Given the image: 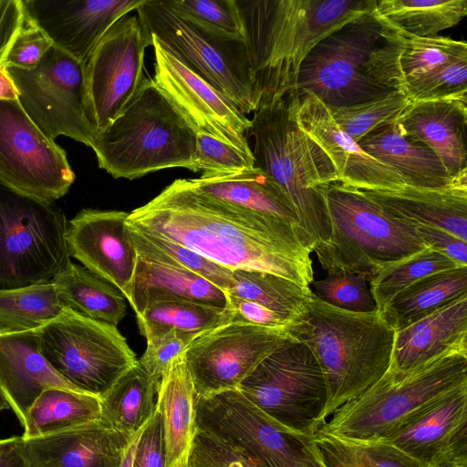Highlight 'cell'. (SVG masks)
Instances as JSON below:
<instances>
[{
	"instance_id": "obj_15",
	"label": "cell",
	"mask_w": 467,
	"mask_h": 467,
	"mask_svg": "<svg viewBox=\"0 0 467 467\" xmlns=\"http://www.w3.org/2000/svg\"><path fill=\"white\" fill-rule=\"evenodd\" d=\"M74 181L66 151L35 125L18 99L0 100V182L24 194L54 202Z\"/></svg>"
},
{
	"instance_id": "obj_13",
	"label": "cell",
	"mask_w": 467,
	"mask_h": 467,
	"mask_svg": "<svg viewBox=\"0 0 467 467\" xmlns=\"http://www.w3.org/2000/svg\"><path fill=\"white\" fill-rule=\"evenodd\" d=\"M6 68L20 106L47 138L64 135L92 146L98 130L89 115L86 64L52 46L33 68Z\"/></svg>"
},
{
	"instance_id": "obj_36",
	"label": "cell",
	"mask_w": 467,
	"mask_h": 467,
	"mask_svg": "<svg viewBox=\"0 0 467 467\" xmlns=\"http://www.w3.org/2000/svg\"><path fill=\"white\" fill-rule=\"evenodd\" d=\"M375 9L406 36L433 37L467 16V1L380 0Z\"/></svg>"
},
{
	"instance_id": "obj_46",
	"label": "cell",
	"mask_w": 467,
	"mask_h": 467,
	"mask_svg": "<svg viewBox=\"0 0 467 467\" xmlns=\"http://www.w3.org/2000/svg\"><path fill=\"white\" fill-rule=\"evenodd\" d=\"M310 286L318 299L337 308L359 313L377 311L369 283L361 275L327 272L326 277L314 280Z\"/></svg>"
},
{
	"instance_id": "obj_48",
	"label": "cell",
	"mask_w": 467,
	"mask_h": 467,
	"mask_svg": "<svg viewBox=\"0 0 467 467\" xmlns=\"http://www.w3.org/2000/svg\"><path fill=\"white\" fill-rule=\"evenodd\" d=\"M254 168L253 154L204 133H196L195 150L187 170L202 175L223 174Z\"/></svg>"
},
{
	"instance_id": "obj_23",
	"label": "cell",
	"mask_w": 467,
	"mask_h": 467,
	"mask_svg": "<svg viewBox=\"0 0 467 467\" xmlns=\"http://www.w3.org/2000/svg\"><path fill=\"white\" fill-rule=\"evenodd\" d=\"M135 435L99 420L46 436H21L22 451L28 467H120Z\"/></svg>"
},
{
	"instance_id": "obj_1",
	"label": "cell",
	"mask_w": 467,
	"mask_h": 467,
	"mask_svg": "<svg viewBox=\"0 0 467 467\" xmlns=\"http://www.w3.org/2000/svg\"><path fill=\"white\" fill-rule=\"evenodd\" d=\"M127 223L232 271L270 273L311 289V250L292 225L200 194L186 179L134 209Z\"/></svg>"
},
{
	"instance_id": "obj_52",
	"label": "cell",
	"mask_w": 467,
	"mask_h": 467,
	"mask_svg": "<svg viewBox=\"0 0 467 467\" xmlns=\"http://www.w3.org/2000/svg\"><path fill=\"white\" fill-rule=\"evenodd\" d=\"M132 467H166L163 421L156 407L138 439Z\"/></svg>"
},
{
	"instance_id": "obj_45",
	"label": "cell",
	"mask_w": 467,
	"mask_h": 467,
	"mask_svg": "<svg viewBox=\"0 0 467 467\" xmlns=\"http://www.w3.org/2000/svg\"><path fill=\"white\" fill-rule=\"evenodd\" d=\"M463 55H467V44L464 41L439 36H407L400 59L404 81L430 73Z\"/></svg>"
},
{
	"instance_id": "obj_18",
	"label": "cell",
	"mask_w": 467,
	"mask_h": 467,
	"mask_svg": "<svg viewBox=\"0 0 467 467\" xmlns=\"http://www.w3.org/2000/svg\"><path fill=\"white\" fill-rule=\"evenodd\" d=\"M153 82L195 133L218 139L253 154L247 131L251 119L229 99L190 69L154 36Z\"/></svg>"
},
{
	"instance_id": "obj_44",
	"label": "cell",
	"mask_w": 467,
	"mask_h": 467,
	"mask_svg": "<svg viewBox=\"0 0 467 467\" xmlns=\"http://www.w3.org/2000/svg\"><path fill=\"white\" fill-rule=\"evenodd\" d=\"M163 4L192 24L228 39L244 40L235 0H164Z\"/></svg>"
},
{
	"instance_id": "obj_49",
	"label": "cell",
	"mask_w": 467,
	"mask_h": 467,
	"mask_svg": "<svg viewBox=\"0 0 467 467\" xmlns=\"http://www.w3.org/2000/svg\"><path fill=\"white\" fill-rule=\"evenodd\" d=\"M187 467H263L244 449L197 429Z\"/></svg>"
},
{
	"instance_id": "obj_55",
	"label": "cell",
	"mask_w": 467,
	"mask_h": 467,
	"mask_svg": "<svg viewBox=\"0 0 467 467\" xmlns=\"http://www.w3.org/2000/svg\"><path fill=\"white\" fill-rule=\"evenodd\" d=\"M25 20L22 0H0V67Z\"/></svg>"
},
{
	"instance_id": "obj_60",
	"label": "cell",
	"mask_w": 467,
	"mask_h": 467,
	"mask_svg": "<svg viewBox=\"0 0 467 467\" xmlns=\"http://www.w3.org/2000/svg\"><path fill=\"white\" fill-rule=\"evenodd\" d=\"M421 467V466H420ZM439 467H467V460L458 461Z\"/></svg>"
},
{
	"instance_id": "obj_28",
	"label": "cell",
	"mask_w": 467,
	"mask_h": 467,
	"mask_svg": "<svg viewBox=\"0 0 467 467\" xmlns=\"http://www.w3.org/2000/svg\"><path fill=\"white\" fill-rule=\"evenodd\" d=\"M186 180L190 187L200 194L289 223L308 247L291 200L283 188L262 170L254 167Z\"/></svg>"
},
{
	"instance_id": "obj_57",
	"label": "cell",
	"mask_w": 467,
	"mask_h": 467,
	"mask_svg": "<svg viewBox=\"0 0 467 467\" xmlns=\"http://www.w3.org/2000/svg\"><path fill=\"white\" fill-rule=\"evenodd\" d=\"M18 91L6 67H0V100H16Z\"/></svg>"
},
{
	"instance_id": "obj_35",
	"label": "cell",
	"mask_w": 467,
	"mask_h": 467,
	"mask_svg": "<svg viewBox=\"0 0 467 467\" xmlns=\"http://www.w3.org/2000/svg\"><path fill=\"white\" fill-rule=\"evenodd\" d=\"M158 389L138 362L100 399V420L118 431L135 435L152 417Z\"/></svg>"
},
{
	"instance_id": "obj_58",
	"label": "cell",
	"mask_w": 467,
	"mask_h": 467,
	"mask_svg": "<svg viewBox=\"0 0 467 467\" xmlns=\"http://www.w3.org/2000/svg\"><path fill=\"white\" fill-rule=\"evenodd\" d=\"M144 428V427H143ZM143 428L136 433L133 440L131 441L121 462L120 467H132L133 456L136 449L138 439L143 430Z\"/></svg>"
},
{
	"instance_id": "obj_40",
	"label": "cell",
	"mask_w": 467,
	"mask_h": 467,
	"mask_svg": "<svg viewBox=\"0 0 467 467\" xmlns=\"http://www.w3.org/2000/svg\"><path fill=\"white\" fill-rule=\"evenodd\" d=\"M314 441L324 467H420L385 441H356L317 432Z\"/></svg>"
},
{
	"instance_id": "obj_39",
	"label": "cell",
	"mask_w": 467,
	"mask_h": 467,
	"mask_svg": "<svg viewBox=\"0 0 467 467\" xmlns=\"http://www.w3.org/2000/svg\"><path fill=\"white\" fill-rule=\"evenodd\" d=\"M64 310L51 282L0 290V327L8 331L36 330Z\"/></svg>"
},
{
	"instance_id": "obj_59",
	"label": "cell",
	"mask_w": 467,
	"mask_h": 467,
	"mask_svg": "<svg viewBox=\"0 0 467 467\" xmlns=\"http://www.w3.org/2000/svg\"><path fill=\"white\" fill-rule=\"evenodd\" d=\"M8 409H10V405L0 388V412Z\"/></svg>"
},
{
	"instance_id": "obj_31",
	"label": "cell",
	"mask_w": 467,
	"mask_h": 467,
	"mask_svg": "<svg viewBox=\"0 0 467 467\" xmlns=\"http://www.w3.org/2000/svg\"><path fill=\"white\" fill-rule=\"evenodd\" d=\"M156 408L163 421L166 467H187L197 427L194 385L182 357L163 374Z\"/></svg>"
},
{
	"instance_id": "obj_17",
	"label": "cell",
	"mask_w": 467,
	"mask_h": 467,
	"mask_svg": "<svg viewBox=\"0 0 467 467\" xmlns=\"http://www.w3.org/2000/svg\"><path fill=\"white\" fill-rule=\"evenodd\" d=\"M288 336L283 328L235 321L201 334L182 355L195 394L208 397L236 389Z\"/></svg>"
},
{
	"instance_id": "obj_10",
	"label": "cell",
	"mask_w": 467,
	"mask_h": 467,
	"mask_svg": "<svg viewBox=\"0 0 467 467\" xmlns=\"http://www.w3.org/2000/svg\"><path fill=\"white\" fill-rule=\"evenodd\" d=\"M237 389L277 424L314 437L325 423L327 389L309 348L285 338L240 383Z\"/></svg>"
},
{
	"instance_id": "obj_38",
	"label": "cell",
	"mask_w": 467,
	"mask_h": 467,
	"mask_svg": "<svg viewBox=\"0 0 467 467\" xmlns=\"http://www.w3.org/2000/svg\"><path fill=\"white\" fill-rule=\"evenodd\" d=\"M140 334L147 339L171 330L202 334L230 322L232 310L190 301L161 302L136 316Z\"/></svg>"
},
{
	"instance_id": "obj_41",
	"label": "cell",
	"mask_w": 467,
	"mask_h": 467,
	"mask_svg": "<svg viewBox=\"0 0 467 467\" xmlns=\"http://www.w3.org/2000/svg\"><path fill=\"white\" fill-rule=\"evenodd\" d=\"M461 266L467 265H458L430 247L385 265L369 282L377 310L382 313L399 293L416 281Z\"/></svg>"
},
{
	"instance_id": "obj_19",
	"label": "cell",
	"mask_w": 467,
	"mask_h": 467,
	"mask_svg": "<svg viewBox=\"0 0 467 467\" xmlns=\"http://www.w3.org/2000/svg\"><path fill=\"white\" fill-rule=\"evenodd\" d=\"M381 441L421 467L467 460V383L414 412Z\"/></svg>"
},
{
	"instance_id": "obj_42",
	"label": "cell",
	"mask_w": 467,
	"mask_h": 467,
	"mask_svg": "<svg viewBox=\"0 0 467 467\" xmlns=\"http://www.w3.org/2000/svg\"><path fill=\"white\" fill-rule=\"evenodd\" d=\"M128 227L139 256L191 271L226 293L232 281V270L206 259L178 243L136 229L130 224Z\"/></svg>"
},
{
	"instance_id": "obj_25",
	"label": "cell",
	"mask_w": 467,
	"mask_h": 467,
	"mask_svg": "<svg viewBox=\"0 0 467 467\" xmlns=\"http://www.w3.org/2000/svg\"><path fill=\"white\" fill-rule=\"evenodd\" d=\"M467 96L413 102L397 119L402 133L429 147L454 178L467 171Z\"/></svg>"
},
{
	"instance_id": "obj_24",
	"label": "cell",
	"mask_w": 467,
	"mask_h": 467,
	"mask_svg": "<svg viewBox=\"0 0 467 467\" xmlns=\"http://www.w3.org/2000/svg\"><path fill=\"white\" fill-rule=\"evenodd\" d=\"M54 387L78 391L43 356L37 330L0 327V388L22 426L38 396Z\"/></svg>"
},
{
	"instance_id": "obj_47",
	"label": "cell",
	"mask_w": 467,
	"mask_h": 467,
	"mask_svg": "<svg viewBox=\"0 0 467 467\" xmlns=\"http://www.w3.org/2000/svg\"><path fill=\"white\" fill-rule=\"evenodd\" d=\"M403 92L412 102L467 96V55L405 82Z\"/></svg>"
},
{
	"instance_id": "obj_3",
	"label": "cell",
	"mask_w": 467,
	"mask_h": 467,
	"mask_svg": "<svg viewBox=\"0 0 467 467\" xmlns=\"http://www.w3.org/2000/svg\"><path fill=\"white\" fill-rule=\"evenodd\" d=\"M375 7L343 24L311 49L294 91L312 94L328 108L403 91L400 59L407 36Z\"/></svg>"
},
{
	"instance_id": "obj_37",
	"label": "cell",
	"mask_w": 467,
	"mask_h": 467,
	"mask_svg": "<svg viewBox=\"0 0 467 467\" xmlns=\"http://www.w3.org/2000/svg\"><path fill=\"white\" fill-rule=\"evenodd\" d=\"M226 295L260 304L290 323L306 312L313 292L274 274L234 270Z\"/></svg>"
},
{
	"instance_id": "obj_20",
	"label": "cell",
	"mask_w": 467,
	"mask_h": 467,
	"mask_svg": "<svg viewBox=\"0 0 467 467\" xmlns=\"http://www.w3.org/2000/svg\"><path fill=\"white\" fill-rule=\"evenodd\" d=\"M130 213L83 209L67 221L70 256L117 287L128 300L138 253L128 227Z\"/></svg>"
},
{
	"instance_id": "obj_29",
	"label": "cell",
	"mask_w": 467,
	"mask_h": 467,
	"mask_svg": "<svg viewBox=\"0 0 467 467\" xmlns=\"http://www.w3.org/2000/svg\"><path fill=\"white\" fill-rule=\"evenodd\" d=\"M358 146L391 168L407 186L443 188L453 183L440 158L426 145L406 137L392 121L364 136Z\"/></svg>"
},
{
	"instance_id": "obj_27",
	"label": "cell",
	"mask_w": 467,
	"mask_h": 467,
	"mask_svg": "<svg viewBox=\"0 0 467 467\" xmlns=\"http://www.w3.org/2000/svg\"><path fill=\"white\" fill-rule=\"evenodd\" d=\"M451 350L467 351V295L395 331L388 370L402 374Z\"/></svg>"
},
{
	"instance_id": "obj_11",
	"label": "cell",
	"mask_w": 467,
	"mask_h": 467,
	"mask_svg": "<svg viewBox=\"0 0 467 467\" xmlns=\"http://www.w3.org/2000/svg\"><path fill=\"white\" fill-rule=\"evenodd\" d=\"M36 330L43 356L80 392L101 399L138 364L116 326L69 309Z\"/></svg>"
},
{
	"instance_id": "obj_53",
	"label": "cell",
	"mask_w": 467,
	"mask_h": 467,
	"mask_svg": "<svg viewBox=\"0 0 467 467\" xmlns=\"http://www.w3.org/2000/svg\"><path fill=\"white\" fill-rule=\"evenodd\" d=\"M424 244L461 265H467V242L439 227L416 224Z\"/></svg>"
},
{
	"instance_id": "obj_33",
	"label": "cell",
	"mask_w": 467,
	"mask_h": 467,
	"mask_svg": "<svg viewBox=\"0 0 467 467\" xmlns=\"http://www.w3.org/2000/svg\"><path fill=\"white\" fill-rule=\"evenodd\" d=\"M467 295V266L425 276L399 293L380 313L399 331Z\"/></svg>"
},
{
	"instance_id": "obj_43",
	"label": "cell",
	"mask_w": 467,
	"mask_h": 467,
	"mask_svg": "<svg viewBox=\"0 0 467 467\" xmlns=\"http://www.w3.org/2000/svg\"><path fill=\"white\" fill-rule=\"evenodd\" d=\"M413 102L403 91L356 105L328 108L337 124L355 141L395 121Z\"/></svg>"
},
{
	"instance_id": "obj_56",
	"label": "cell",
	"mask_w": 467,
	"mask_h": 467,
	"mask_svg": "<svg viewBox=\"0 0 467 467\" xmlns=\"http://www.w3.org/2000/svg\"><path fill=\"white\" fill-rule=\"evenodd\" d=\"M0 467H28L22 451V437L0 440Z\"/></svg>"
},
{
	"instance_id": "obj_6",
	"label": "cell",
	"mask_w": 467,
	"mask_h": 467,
	"mask_svg": "<svg viewBox=\"0 0 467 467\" xmlns=\"http://www.w3.org/2000/svg\"><path fill=\"white\" fill-rule=\"evenodd\" d=\"M196 133L146 77L130 102L104 129L91 148L99 168L129 180L170 168L188 169Z\"/></svg>"
},
{
	"instance_id": "obj_5",
	"label": "cell",
	"mask_w": 467,
	"mask_h": 467,
	"mask_svg": "<svg viewBox=\"0 0 467 467\" xmlns=\"http://www.w3.org/2000/svg\"><path fill=\"white\" fill-rule=\"evenodd\" d=\"M249 136L254 139V167L288 195L313 252L331 234L326 192L338 182L332 163L298 126L288 95L254 111Z\"/></svg>"
},
{
	"instance_id": "obj_32",
	"label": "cell",
	"mask_w": 467,
	"mask_h": 467,
	"mask_svg": "<svg viewBox=\"0 0 467 467\" xmlns=\"http://www.w3.org/2000/svg\"><path fill=\"white\" fill-rule=\"evenodd\" d=\"M51 283L63 307L80 316L116 327L126 316L121 292L71 260Z\"/></svg>"
},
{
	"instance_id": "obj_51",
	"label": "cell",
	"mask_w": 467,
	"mask_h": 467,
	"mask_svg": "<svg viewBox=\"0 0 467 467\" xmlns=\"http://www.w3.org/2000/svg\"><path fill=\"white\" fill-rule=\"evenodd\" d=\"M52 46L46 34L25 16L24 24L9 48L4 66L31 69Z\"/></svg>"
},
{
	"instance_id": "obj_9",
	"label": "cell",
	"mask_w": 467,
	"mask_h": 467,
	"mask_svg": "<svg viewBox=\"0 0 467 467\" xmlns=\"http://www.w3.org/2000/svg\"><path fill=\"white\" fill-rule=\"evenodd\" d=\"M67 227L53 202L0 182V290L50 283L70 261Z\"/></svg>"
},
{
	"instance_id": "obj_2",
	"label": "cell",
	"mask_w": 467,
	"mask_h": 467,
	"mask_svg": "<svg viewBox=\"0 0 467 467\" xmlns=\"http://www.w3.org/2000/svg\"><path fill=\"white\" fill-rule=\"evenodd\" d=\"M376 4L377 0H235L256 109L293 92L311 49Z\"/></svg>"
},
{
	"instance_id": "obj_50",
	"label": "cell",
	"mask_w": 467,
	"mask_h": 467,
	"mask_svg": "<svg viewBox=\"0 0 467 467\" xmlns=\"http://www.w3.org/2000/svg\"><path fill=\"white\" fill-rule=\"evenodd\" d=\"M201 334L171 330L147 339V348L139 364L152 380L160 381L171 364L182 357L190 344Z\"/></svg>"
},
{
	"instance_id": "obj_34",
	"label": "cell",
	"mask_w": 467,
	"mask_h": 467,
	"mask_svg": "<svg viewBox=\"0 0 467 467\" xmlns=\"http://www.w3.org/2000/svg\"><path fill=\"white\" fill-rule=\"evenodd\" d=\"M100 399L62 388L45 389L27 411L24 438L57 433L100 420Z\"/></svg>"
},
{
	"instance_id": "obj_16",
	"label": "cell",
	"mask_w": 467,
	"mask_h": 467,
	"mask_svg": "<svg viewBox=\"0 0 467 467\" xmlns=\"http://www.w3.org/2000/svg\"><path fill=\"white\" fill-rule=\"evenodd\" d=\"M151 46L138 16L126 15L100 39L86 64L89 115L98 131L130 102L145 77L144 55Z\"/></svg>"
},
{
	"instance_id": "obj_14",
	"label": "cell",
	"mask_w": 467,
	"mask_h": 467,
	"mask_svg": "<svg viewBox=\"0 0 467 467\" xmlns=\"http://www.w3.org/2000/svg\"><path fill=\"white\" fill-rule=\"evenodd\" d=\"M195 421L198 430L244 449L263 467H324L315 436L283 428L237 389L195 394Z\"/></svg>"
},
{
	"instance_id": "obj_22",
	"label": "cell",
	"mask_w": 467,
	"mask_h": 467,
	"mask_svg": "<svg viewBox=\"0 0 467 467\" xmlns=\"http://www.w3.org/2000/svg\"><path fill=\"white\" fill-rule=\"evenodd\" d=\"M26 18L60 48L87 64L93 50L122 16L144 0H22Z\"/></svg>"
},
{
	"instance_id": "obj_4",
	"label": "cell",
	"mask_w": 467,
	"mask_h": 467,
	"mask_svg": "<svg viewBox=\"0 0 467 467\" xmlns=\"http://www.w3.org/2000/svg\"><path fill=\"white\" fill-rule=\"evenodd\" d=\"M285 330L309 348L323 372L327 389L325 421L389 368L395 331L378 310L339 309L313 294L306 312Z\"/></svg>"
},
{
	"instance_id": "obj_8",
	"label": "cell",
	"mask_w": 467,
	"mask_h": 467,
	"mask_svg": "<svg viewBox=\"0 0 467 467\" xmlns=\"http://www.w3.org/2000/svg\"><path fill=\"white\" fill-rule=\"evenodd\" d=\"M467 383V351L451 350L413 369L388 370L333 412L318 431L356 441H383L428 403Z\"/></svg>"
},
{
	"instance_id": "obj_30",
	"label": "cell",
	"mask_w": 467,
	"mask_h": 467,
	"mask_svg": "<svg viewBox=\"0 0 467 467\" xmlns=\"http://www.w3.org/2000/svg\"><path fill=\"white\" fill-rule=\"evenodd\" d=\"M136 316L161 302L190 301L228 308L226 293L202 276L138 255L128 299Z\"/></svg>"
},
{
	"instance_id": "obj_21",
	"label": "cell",
	"mask_w": 467,
	"mask_h": 467,
	"mask_svg": "<svg viewBox=\"0 0 467 467\" xmlns=\"http://www.w3.org/2000/svg\"><path fill=\"white\" fill-rule=\"evenodd\" d=\"M300 129L326 153L337 182L358 190H396L405 186L389 167L365 152L334 120L329 109L316 96L287 94Z\"/></svg>"
},
{
	"instance_id": "obj_7",
	"label": "cell",
	"mask_w": 467,
	"mask_h": 467,
	"mask_svg": "<svg viewBox=\"0 0 467 467\" xmlns=\"http://www.w3.org/2000/svg\"><path fill=\"white\" fill-rule=\"evenodd\" d=\"M326 202L331 234L313 252L327 273L356 274L369 283L385 265L428 247L413 223L387 213L358 189L335 182Z\"/></svg>"
},
{
	"instance_id": "obj_26",
	"label": "cell",
	"mask_w": 467,
	"mask_h": 467,
	"mask_svg": "<svg viewBox=\"0 0 467 467\" xmlns=\"http://www.w3.org/2000/svg\"><path fill=\"white\" fill-rule=\"evenodd\" d=\"M359 191L393 216L414 225L441 228L467 242V171L443 188L405 185L396 190Z\"/></svg>"
},
{
	"instance_id": "obj_12",
	"label": "cell",
	"mask_w": 467,
	"mask_h": 467,
	"mask_svg": "<svg viewBox=\"0 0 467 467\" xmlns=\"http://www.w3.org/2000/svg\"><path fill=\"white\" fill-rule=\"evenodd\" d=\"M143 31L229 99L245 115L255 100L244 40L223 38L181 17L162 1L144 0L136 9Z\"/></svg>"
},
{
	"instance_id": "obj_54",
	"label": "cell",
	"mask_w": 467,
	"mask_h": 467,
	"mask_svg": "<svg viewBox=\"0 0 467 467\" xmlns=\"http://www.w3.org/2000/svg\"><path fill=\"white\" fill-rule=\"evenodd\" d=\"M227 299L233 313L231 321L283 329L289 325L288 321L260 304L228 296Z\"/></svg>"
}]
</instances>
